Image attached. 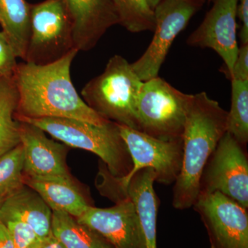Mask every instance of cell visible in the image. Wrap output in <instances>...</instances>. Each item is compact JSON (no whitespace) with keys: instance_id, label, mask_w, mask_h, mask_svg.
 Segmentation results:
<instances>
[{"instance_id":"obj_9","label":"cell","mask_w":248,"mask_h":248,"mask_svg":"<svg viewBox=\"0 0 248 248\" xmlns=\"http://www.w3.org/2000/svg\"><path fill=\"white\" fill-rule=\"evenodd\" d=\"M203 4L201 0H161L155 7L154 35L151 45L141 58L131 63L142 81L158 76L172 42Z\"/></svg>"},{"instance_id":"obj_19","label":"cell","mask_w":248,"mask_h":248,"mask_svg":"<svg viewBox=\"0 0 248 248\" xmlns=\"http://www.w3.org/2000/svg\"><path fill=\"white\" fill-rule=\"evenodd\" d=\"M52 234L64 248H115L102 235L63 212L53 211Z\"/></svg>"},{"instance_id":"obj_4","label":"cell","mask_w":248,"mask_h":248,"mask_svg":"<svg viewBox=\"0 0 248 248\" xmlns=\"http://www.w3.org/2000/svg\"><path fill=\"white\" fill-rule=\"evenodd\" d=\"M142 84L131 63L116 55L102 74L85 85L81 96L103 118L139 130L136 104Z\"/></svg>"},{"instance_id":"obj_13","label":"cell","mask_w":248,"mask_h":248,"mask_svg":"<svg viewBox=\"0 0 248 248\" xmlns=\"http://www.w3.org/2000/svg\"><path fill=\"white\" fill-rule=\"evenodd\" d=\"M20 122L19 138L24 153V172L37 180L72 179L67 169L66 148L47 138L42 129Z\"/></svg>"},{"instance_id":"obj_30","label":"cell","mask_w":248,"mask_h":248,"mask_svg":"<svg viewBox=\"0 0 248 248\" xmlns=\"http://www.w3.org/2000/svg\"><path fill=\"white\" fill-rule=\"evenodd\" d=\"M147 1H148V4L151 6L152 9L154 10L161 0H147Z\"/></svg>"},{"instance_id":"obj_5","label":"cell","mask_w":248,"mask_h":248,"mask_svg":"<svg viewBox=\"0 0 248 248\" xmlns=\"http://www.w3.org/2000/svg\"><path fill=\"white\" fill-rule=\"evenodd\" d=\"M191 97L158 76L143 81L136 104L139 131L160 140H182Z\"/></svg>"},{"instance_id":"obj_7","label":"cell","mask_w":248,"mask_h":248,"mask_svg":"<svg viewBox=\"0 0 248 248\" xmlns=\"http://www.w3.org/2000/svg\"><path fill=\"white\" fill-rule=\"evenodd\" d=\"M73 49L71 18L63 1L46 0L31 6L30 36L24 62L53 63Z\"/></svg>"},{"instance_id":"obj_14","label":"cell","mask_w":248,"mask_h":248,"mask_svg":"<svg viewBox=\"0 0 248 248\" xmlns=\"http://www.w3.org/2000/svg\"><path fill=\"white\" fill-rule=\"evenodd\" d=\"M73 28L74 48L89 51L107 31L119 24L112 0H62Z\"/></svg>"},{"instance_id":"obj_31","label":"cell","mask_w":248,"mask_h":248,"mask_svg":"<svg viewBox=\"0 0 248 248\" xmlns=\"http://www.w3.org/2000/svg\"><path fill=\"white\" fill-rule=\"evenodd\" d=\"M6 197H0V208H1V205H2L3 202Z\"/></svg>"},{"instance_id":"obj_25","label":"cell","mask_w":248,"mask_h":248,"mask_svg":"<svg viewBox=\"0 0 248 248\" xmlns=\"http://www.w3.org/2000/svg\"><path fill=\"white\" fill-rule=\"evenodd\" d=\"M17 56L6 35L0 31V78H14L17 70Z\"/></svg>"},{"instance_id":"obj_21","label":"cell","mask_w":248,"mask_h":248,"mask_svg":"<svg viewBox=\"0 0 248 248\" xmlns=\"http://www.w3.org/2000/svg\"><path fill=\"white\" fill-rule=\"evenodd\" d=\"M231 110L228 112L227 132L240 144L248 142V80H232Z\"/></svg>"},{"instance_id":"obj_17","label":"cell","mask_w":248,"mask_h":248,"mask_svg":"<svg viewBox=\"0 0 248 248\" xmlns=\"http://www.w3.org/2000/svg\"><path fill=\"white\" fill-rule=\"evenodd\" d=\"M25 184L41 196L53 211L78 218L90 206L72 179H25Z\"/></svg>"},{"instance_id":"obj_12","label":"cell","mask_w":248,"mask_h":248,"mask_svg":"<svg viewBox=\"0 0 248 248\" xmlns=\"http://www.w3.org/2000/svg\"><path fill=\"white\" fill-rule=\"evenodd\" d=\"M76 218L102 235L115 248H146L138 213L128 197L117 201L110 208L90 205Z\"/></svg>"},{"instance_id":"obj_11","label":"cell","mask_w":248,"mask_h":248,"mask_svg":"<svg viewBox=\"0 0 248 248\" xmlns=\"http://www.w3.org/2000/svg\"><path fill=\"white\" fill-rule=\"evenodd\" d=\"M210 9L200 27L187 38V45L209 48L224 62L226 76L231 79L237 58V0H213Z\"/></svg>"},{"instance_id":"obj_32","label":"cell","mask_w":248,"mask_h":248,"mask_svg":"<svg viewBox=\"0 0 248 248\" xmlns=\"http://www.w3.org/2000/svg\"><path fill=\"white\" fill-rule=\"evenodd\" d=\"M201 1H203V2H205L206 0H201Z\"/></svg>"},{"instance_id":"obj_8","label":"cell","mask_w":248,"mask_h":248,"mask_svg":"<svg viewBox=\"0 0 248 248\" xmlns=\"http://www.w3.org/2000/svg\"><path fill=\"white\" fill-rule=\"evenodd\" d=\"M218 192L248 209V159L246 147L226 132L204 168L200 192Z\"/></svg>"},{"instance_id":"obj_3","label":"cell","mask_w":248,"mask_h":248,"mask_svg":"<svg viewBox=\"0 0 248 248\" xmlns=\"http://www.w3.org/2000/svg\"><path fill=\"white\" fill-rule=\"evenodd\" d=\"M16 118L33 124L66 146L97 155L107 165L112 177H124L133 167L128 148L115 122L109 121L103 125H96L84 121L60 117Z\"/></svg>"},{"instance_id":"obj_29","label":"cell","mask_w":248,"mask_h":248,"mask_svg":"<svg viewBox=\"0 0 248 248\" xmlns=\"http://www.w3.org/2000/svg\"><path fill=\"white\" fill-rule=\"evenodd\" d=\"M41 248H64L62 246L61 243L58 239H55L54 236H52L50 239L46 241L45 244L43 245Z\"/></svg>"},{"instance_id":"obj_1","label":"cell","mask_w":248,"mask_h":248,"mask_svg":"<svg viewBox=\"0 0 248 248\" xmlns=\"http://www.w3.org/2000/svg\"><path fill=\"white\" fill-rule=\"evenodd\" d=\"M78 52L73 49L47 64H18L14 78L18 93L16 117L75 119L96 125L109 122L86 104L72 82L71 65Z\"/></svg>"},{"instance_id":"obj_33","label":"cell","mask_w":248,"mask_h":248,"mask_svg":"<svg viewBox=\"0 0 248 248\" xmlns=\"http://www.w3.org/2000/svg\"><path fill=\"white\" fill-rule=\"evenodd\" d=\"M209 1H211V0H209Z\"/></svg>"},{"instance_id":"obj_27","label":"cell","mask_w":248,"mask_h":248,"mask_svg":"<svg viewBox=\"0 0 248 248\" xmlns=\"http://www.w3.org/2000/svg\"><path fill=\"white\" fill-rule=\"evenodd\" d=\"M237 17L241 22L239 37L241 45L248 44V0H237Z\"/></svg>"},{"instance_id":"obj_15","label":"cell","mask_w":248,"mask_h":248,"mask_svg":"<svg viewBox=\"0 0 248 248\" xmlns=\"http://www.w3.org/2000/svg\"><path fill=\"white\" fill-rule=\"evenodd\" d=\"M52 216L53 210L36 191L26 184L7 196L0 208V221L24 222L45 241L53 236Z\"/></svg>"},{"instance_id":"obj_6","label":"cell","mask_w":248,"mask_h":248,"mask_svg":"<svg viewBox=\"0 0 248 248\" xmlns=\"http://www.w3.org/2000/svg\"><path fill=\"white\" fill-rule=\"evenodd\" d=\"M117 125L133 162V167L126 175H111L122 199L130 179L141 169H153L156 174L155 182L164 185L174 184L182 169L183 140H160L126 125Z\"/></svg>"},{"instance_id":"obj_26","label":"cell","mask_w":248,"mask_h":248,"mask_svg":"<svg viewBox=\"0 0 248 248\" xmlns=\"http://www.w3.org/2000/svg\"><path fill=\"white\" fill-rule=\"evenodd\" d=\"M230 79L248 80V44L239 47Z\"/></svg>"},{"instance_id":"obj_16","label":"cell","mask_w":248,"mask_h":248,"mask_svg":"<svg viewBox=\"0 0 248 248\" xmlns=\"http://www.w3.org/2000/svg\"><path fill=\"white\" fill-rule=\"evenodd\" d=\"M156 174L150 168L135 172L125 191L124 197L133 202L144 236L146 248H157L156 221L159 200L154 189Z\"/></svg>"},{"instance_id":"obj_18","label":"cell","mask_w":248,"mask_h":248,"mask_svg":"<svg viewBox=\"0 0 248 248\" xmlns=\"http://www.w3.org/2000/svg\"><path fill=\"white\" fill-rule=\"evenodd\" d=\"M31 6L26 0H0V24L17 58L25 60L30 36Z\"/></svg>"},{"instance_id":"obj_2","label":"cell","mask_w":248,"mask_h":248,"mask_svg":"<svg viewBox=\"0 0 248 248\" xmlns=\"http://www.w3.org/2000/svg\"><path fill=\"white\" fill-rule=\"evenodd\" d=\"M228 112L205 92L192 94L183 132L182 169L173 187L172 205L193 207L200 194V179L209 158L227 132Z\"/></svg>"},{"instance_id":"obj_24","label":"cell","mask_w":248,"mask_h":248,"mask_svg":"<svg viewBox=\"0 0 248 248\" xmlns=\"http://www.w3.org/2000/svg\"><path fill=\"white\" fill-rule=\"evenodd\" d=\"M2 222L7 228L15 248H41L46 241L41 239L31 227L16 219H4Z\"/></svg>"},{"instance_id":"obj_28","label":"cell","mask_w":248,"mask_h":248,"mask_svg":"<svg viewBox=\"0 0 248 248\" xmlns=\"http://www.w3.org/2000/svg\"><path fill=\"white\" fill-rule=\"evenodd\" d=\"M0 248H15L9 232L1 221H0Z\"/></svg>"},{"instance_id":"obj_23","label":"cell","mask_w":248,"mask_h":248,"mask_svg":"<svg viewBox=\"0 0 248 248\" xmlns=\"http://www.w3.org/2000/svg\"><path fill=\"white\" fill-rule=\"evenodd\" d=\"M25 184L24 153L19 144L0 156V197H6Z\"/></svg>"},{"instance_id":"obj_10","label":"cell","mask_w":248,"mask_h":248,"mask_svg":"<svg viewBox=\"0 0 248 248\" xmlns=\"http://www.w3.org/2000/svg\"><path fill=\"white\" fill-rule=\"evenodd\" d=\"M193 208L211 248H248V209L218 192H200Z\"/></svg>"},{"instance_id":"obj_20","label":"cell","mask_w":248,"mask_h":248,"mask_svg":"<svg viewBox=\"0 0 248 248\" xmlns=\"http://www.w3.org/2000/svg\"><path fill=\"white\" fill-rule=\"evenodd\" d=\"M18 93L14 78H0V156L20 144L16 118Z\"/></svg>"},{"instance_id":"obj_22","label":"cell","mask_w":248,"mask_h":248,"mask_svg":"<svg viewBox=\"0 0 248 248\" xmlns=\"http://www.w3.org/2000/svg\"><path fill=\"white\" fill-rule=\"evenodd\" d=\"M118 15L119 24L133 33L153 31L154 10L147 0H112Z\"/></svg>"}]
</instances>
